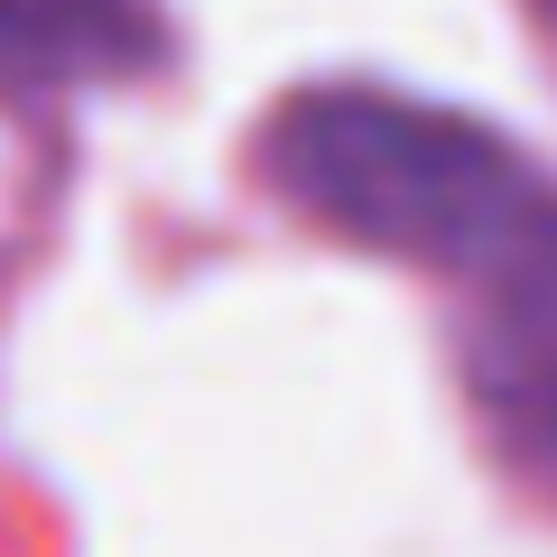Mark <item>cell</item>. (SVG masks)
Returning a JSON list of instances; mask_svg holds the SVG:
<instances>
[{
    "instance_id": "6da1fadb",
    "label": "cell",
    "mask_w": 557,
    "mask_h": 557,
    "mask_svg": "<svg viewBox=\"0 0 557 557\" xmlns=\"http://www.w3.org/2000/svg\"><path fill=\"white\" fill-rule=\"evenodd\" d=\"M251 177L298 223L428 278L456 344L474 446L557 520V177L511 131L391 84L288 94L251 139Z\"/></svg>"
},
{
    "instance_id": "7a4b0ae2",
    "label": "cell",
    "mask_w": 557,
    "mask_h": 557,
    "mask_svg": "<svg viewBox=\"0 0 557 557\" xmlns=\"http://www.w3.org/2000/svg\"><path fill=\"white\" fill-rule=\"evenodd\" d=\"M530 10V28H539V47H548V65H557V0H520Z\"/></svg>"
}]
</instances>
